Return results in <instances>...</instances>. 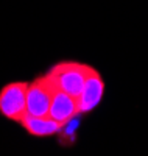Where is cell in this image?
<instances>
[{"mask_svg": "<svg viewBox=\"0 0 148 156\" xmlns=\"http://www.w3.org/2000/svg\"><path fill=\"white\" fill-rule=\"evenodd\" d=\"M90 66L78 61H61L51 66L45 73L58 90L78 98Z\"/></svg>", "mask_w": 148, "mask_h": 156, "instance_id": "1", "label": "cell"}, {"mask_svg": "<svg viewBox=\"0 0 148 156\" xmlns=\"http://www.w3.org/2000/svg\"><path fill=\"white\" fill-rule=\"evenodd\" d=\"M26 81H11L0 89V114L20 123L26 114Z\"/></svg>", "mask_w": 148, "mask_h": 156, "instance_id": "2", "label": "cell"}, {"mask_svg": "<svg viewBox=\"0 0 148 156\" xmlns=\"http://www.w3.org/2000/svg\"><path fill=\"white\" fill-rule=\"evenodd\" d=\"M55 84L47 75H39L26 87V114L48 115L50 103L55 95Z\"/></svg>", "mask_w": 148, "mask_h": 156, "instance_id": "3", "label": "cell"}, {"mask_svg": "<svg viewBox=\"0 0 148 156\" xmlns=\"http://www.w3.org/2000/svg\"><path fill=\"white\" fill-rule=\"evenodd\" d=\"M103 95H104V81H103L100 72L90 66L89 73L83 84V89L76 98L79 114L83 115V114L90 112L92 109H95L100 105Z\"/></svg>", "mask_w": 148, "mask_h": 156, "instance_id": "4", "label": "cell"}, {"mask_svg": "<svg viewBox=\"0 0 148 156\" xmlns=\"http://www.w3.org/2000/svg\"><path fill=\"white\" fill-rule=\"evenodd\" d=\"M81 115L78 111V103L76 98L62 92V90H55V95L51 98L50 109H48V117H51L53 120H56L62 126L70 123L75 117Z\"/></svg>", "mask_w": 148, "mask_h": 156, "instance_id": "5", "label": "cell"}, {"mask_svg": "<svg viewBox=\"0 0 148 156\" xmlns=\"http://www.w3.org/2000/svg\"><path fill=\"white\" fill-rule=\"evenodd\" d=\"M20 125L33 137H50L56 136L62 131V125L53 120L48 115H30L25 114L20 120Z\"/></svg>", "mask_w": 148, "mask_h": 156, "instance_id": "6", "label": "cell"}]
</instances>
